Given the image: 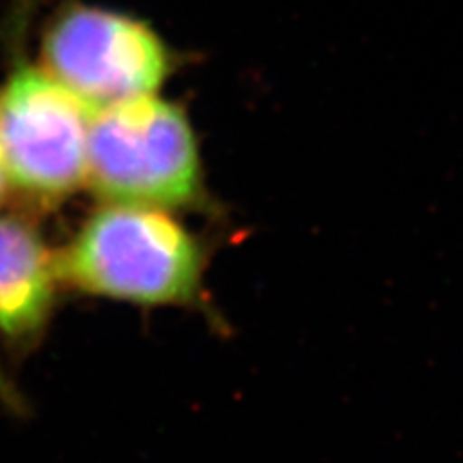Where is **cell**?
<instances>
[{"label": "cell", "instance_id": "obj_7", "mask_svg": "<svg viewBox=\"0 0 463 463\" xmlns=\"http://www.w3.org/2000/svg\"><path fill=\"white\" fill-rule=\"evenodd\" d=\"M10 190H12V187H10V180H8L6 165H5V158H3V151H0V207H3V203L8 197Z\"/></svg>", "mask_w": 463, "mask_h": 463}, {"label": "cell", "instance_id": "obj_6", "mask_svg": "<svg viewBox=\"0 0 463 463\" xmlns=\"http://www.w3.org/2000/svg\"><path fill=\"white\" fill-rule=\"evenodd\" d=\"M0 405L10 410L12 413H24L25 411V400L20 394L18 386L10 381V376L0 365Z\"/></svg>", "mask_w": 463, "mask_h": 463}, {"label": "cell", "instance_id": "obj_2", "mask_svg": "<svg viewBox=\"0 0 463 463\" xmlns=\"http://www.w3.org/2000/svg\"><path fill=\"white\" fill-rule=\"evenodd\" d=\"M87 185L105 203L213 207L187 112L156 93L93 110Z\"/></svg>", "mask_w": 463, "mask_h": 463}, {"label": "cell", "instance_id": "obj_3", "mask_svg": "<svg viewBox=\"0 0 463 463\" xmlns=\"http://www.w3.org/2000/svg\"><path fill=\"white\" fill-rule=\"evenodd\" d=\"M93 109L45 68L18 66L0 90V151L10 187L58 203L87 185Z\"/></svg>", "mask_w": 463, "mask_h": 463}, {"label": "cell", "instance_id": "obj_4", "mask_svg": "<svg viewBox=\"0 0 463 463\" xmlns=\"http://www.w3.org/2000/svg\"><path fill=\"white\" fill-rule=\"evenodd\" d=\"M170 66L153 27L109 8L70 6L43 39V68L93 110L156 93Z\"/></svg>", "mask_w": 463, "mask_h": 463}, {"label": "cell", "instance_id": "obj_5", "mask_svg": "<svg viewBox=\"0 0 463 463\" xmlns=\"http://www.w3.org/2000/svg\"><path fill=\"white\" fill-rule=\"evenodd\" d=\"M56 251L27 216L0 213V340L25 355L45 340L62 296Z\"/></svg>", "mask_w": 463, "mask_h": 463}, {"label": "cell", "instance_id": "obj_1", "mask_svg": "<svg viewBox=\"0 0 463 463\" xmlns=\"http://www.w3.org/2000/svg\"><path fill=\"white\" fill-rule=\"evenodd\" d=\"M213 245L170 211L105 203L56 250L62 288L147 309H194L222 328L205 277Z\"/></svg>", "mask_w": 463, "mask_h": 463}]
</instances>
